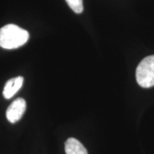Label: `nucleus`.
<instances>
[{
  "label": "nucleus",
  "mask_w": 154,
  "mask_h": 154,
  "mask_svg": "<svg viewBox=\"0 0 154 154\" xmlns=\"http://www.w3.org/2000/svg\"><path fill=\"white\" fill-rule=\"evenodd\" d=\"M65 152L66 154H88L84 146L74 138H69L65 143Z\"/></svg>",
  "instance_id": "39448f33"
},
{
  "label": "nucleus",
  "mask_w": 154,
  "mask_h": 154,
  "mask_svg": "<svg viewBox=\"0 0 154 154\" xmlns=\"http://www.w3.org/2000/svg\"><path fill=\"white\" fill-rule=\"evenodd\" d=\"M24 79L22 76H17L11 79L5 84L3 90V96L5 99H9L22 88Z\"/></svg>",
  "instance_id": "20e7f679"
},
{
  "label": "nucleus",
  "mask_w": 154,
  "mask_h": 154,
  "mask_svg": "<svg viewBox=\"0 0 154 154\" xmlns=\"http://www.w3.org/2000/svg\"><path fill=\"white\" fill-rule=\"evenodd\" d=\"M29 34L17 25L9 24L0 29V47L6 49H17L26 43Z\"/></svg>",
  "instance_id": "f257e3e1"
},
{
  "label": "nucleus",
  "mask_w": 154,
  "mask_h": 154,
  "mask_svg": "<svg viewBox=\"0 0 154 154\" xmlns=\"http://www.w3.org/2000/svg\"><path fill=\"white\" fill-rule=\"evenodd\" d=\"M136 77L138 85L143 88H150L154 86V55L149 56L138 65Z\"/></svg>",
  "instance_id": "f03ea898"
},
{
  "label": "nucleus",
  "mask_w": 154,
  "mask_h": 154,
  "mask_svg": "<svg viewBox=\"0 0 154 154\" xmlns=\"http://www.w3.org/2000/svg\"><path fill=\"white\" fill-rule=\"evenodd\" d=\"M26 108V103L22 98H17L7 108L6 116L11 124H14L20 120Z\"/></svg>",
  "instance_id": "7ed1b4c3"
},
{
  "label": "nucleus",
  "mask_w": 154,
  "mask_h": 154,
  "mask_svg": "<svg viewBox=\"0 0 154 154\" xmlns=\"http://www.w3.org/2000/svg\"><path fill=\"white\" fill-rule=\"evenodd\" d=\"M70 8L76 14H80L83 11V0H66Z\"/></svg>",
  "instance_id": "423d86ee"
}]
</instances>
